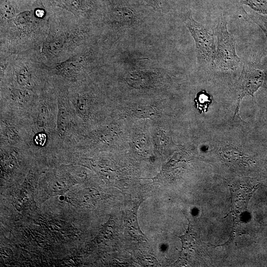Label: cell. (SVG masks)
<instances>
[{
  "label": "cell",
  "instance_id": "cell-3",
  "mask_svg": "<svg viewBox=\"0 0 267 267\" xmlns=\"http://www.w3.org/2000/svg\"><path fill=\"white\" fill-rule=\"evenodd\" d=\"M184 24L195 41L197 62L213 67L217 52L214 32L195 21L192 15Z\"/></svg>",
  "mask_w": 267,
  "mask_h": 267
},
{
  "label": "cell",
  "instance_id": "cell-17",
  "mask_svg": "<svg viewBox=\"0 0 267 267\" xmlns=\"http://www.w3.org/2000/svg\"><path fill=\"white\" fill-rule=\"evenodd\" d=\"M266 147H267V146L266 145ZM266 165H267V161L266 162Z\"/></svg>",
  "mask_w": 267,
  "mask_h": 267
},
{
  "label": "cell",
  "instance_id": "cell-10",
  "mask_svg": "<svg viewBox=\"0 0 267 267\" xmlns=\"http://www.w3.org/2000/svg\"><path fill=\"white\" fill-rule=\"evenodd\" d=\"M1 13L3 16L6 19L12 18L14 15V8L8 3H4L1 6Z\"/></svg>",
  "mask_w": 267,
  "mask_h": 267
},
{
  "label": "cell",
  "instance_id": "cell-14",
  "mask_svg": "<svg viewBox=\"0 0 267 267\" xmlns=\"http://www.w3.org/2000/svg\"><path fill=\"white\" fill-rule=\"evenodd\" d=\"M249 16L251 18H255L264 25H265L267 27V15H262L257 12L254 13V14H249Z\"/></svg>",
  "mask_w": 267,
  "mask_h": 267
},
{
  "label": "cell",
  "instance_id": "cell-11",
  "mask_svg": "<svg viewBox=\"0 0 267 267\" xmlns=\"http://www.w3.org/2000/svg\"><path fill=\"white\" fill-rule=\"evenodd\" d=\"M153 114V109L149 107H141L134 112V115L138 117H148Z\"/></svg>",
  "mask_w": 267,
  "mask_h": 267
},
{
  "label": "cell",
  "instance_id": "cell-5",
  "mask_svg": "<svg viewBox=\"0 0 267 267\" xmlns=\"http://www.w3.org/2000/svg\"><path fill=\"white\" fill-rule=\"evenodd\" d=\"M141 203V201H140L138 204L126 212L124 222L126 227L132 236L136 238L137 240L145 241L146 236L140 229L137 217V210Z\"/></svg>",
  "mask_w": 267,
  "mask_h": 267
},
{
  "label": "cell",
  "instance_id": "cell-1",
  "mask_svg": "<svg viewBox=\"0 0 267 267\" xmlns=\"http://www.w3.org/2000/svg\"><path fill=\"white\" fill-rule=\"evenodd\" d=\"M214 33L217 38L218 45L213 67L224 71L235 70L241 60L236 53L235 40L228 31L224 16L219 18Z\"/></svg>",
  "mask_w": 267,
  "mask_h": 267
},
{
  "label": "cell",
  "instance_id": "cell-7",
  "mask_svg": "<svg viewBox=\"0 0 267 267\" xmlns=\"http://www.w3.org/2000/svg\"><path fill=\"white\" fill-rule=\"evenodd\" d=\"M195 108L201 113H204L208 111L209 105L212 101L211 95L206 90H202L198 92L194 99Z\"/></svg>",
  "mask_w": 267,
  "mask_h": 267
},
{
  "label": "cell",
  "instance_id": "cell-15",
  "mask_svg": "<svg viewBox=\"0 0 267 267\" xmlns=\"http://www.w3.org/2000/svg\"><path fill=\"white\" fill-rule=\"evenodd\" d=\"M148 5L158 11H160L161 7L157 0H145Z\"/></svg>",
  "mask_w": 267,
  "mask_h": 267
},
{
  "label": "cell",
  "instance_id": "cell-16",
  "mask_svg": "<svg viewBox=\"0 0 267 267\" xmlns=\"http://www.w3.org/2000/svg\"><path fill=\"white\" fill-rule=\"evenodd\" d=\"M252 20L256 23L259 27L262 29L264 33L265 34V35L266 37L267 41V27L264 25L263 23H262L261 22L258 21V20L252 18Z\"/></svg>",
  "mask_w": 267,
  "mask_h": 267
},
{
  "label": "cell",
  "instance_id": "cell-13",
  "mask_svg": "<svg viewBox=\"0 0 267 267\" xmlns=\"http://www.w3.org/2000/svg\"><path fill=\"white\" fill-rule=\"evenodd\" d=\"M66 8L70 10H78L79 8V2L78 0H60Z\"/></svg>",
  "mask_w": 267,
  "mask_h": 267
},
{
  "label": "cell",
  "instance_id": "cell-8",
  "mask_svg": "<svg viewBox=\"0 0 267 267\" xmlns=\"http://www.w3.org/2000/svg\"><path fill=\"white\" fill-rule=\"evenodd\" d=\"M15 75L16 81L19 85L29 90L32 88L33 86L31 74L27 67H24L20 69Z\"/></svg>",
  "mask_w": 267,
  "mask_h": 267
},
{
  "label": "cell",
  "instance_id": "cell-6",
  "mask_svg": "<svg viewBox=\"0 0 267 267\" xmlns=\"http://www.w3.org/2000/svg\"><path fill=\"white\" fill-rule=\"evenodd\" d=\"M80 65L77 58L62 63L56 68V72L66 78L74 80L77 78Z\"/></svg>",
  "mask_w": 267,
  "mask_h": 267
},
{
  "label": "cell",
  "instance_id": "cell-4",
  "mask_svg": "<svg viewBox=\"0 0 267 267\" xmlns=\"http://www.w3.org/2000/svg\"><path fill=\"white\" fill-rule=\"evenodd\" d=\"M265 76L255 62L244 61L242 70L237 82V102L235 115L238 113L242 98L254 93L262 86Z\"/></svg>",
  "mask_w": 267,
  "mask_h": 267
},
{
  "label": "cell",
  "instance_id": "cell-2",
  "mask_svg": "<svg viewBox=\"0 0 267 267\" xmlns=\"http://www.w3.org/2000/svg\"><path fill=\"white\" fill-rule=\"evenodd\" d=\"M57 133L60 148H73L81 139L82 123L71 107L68 98L57 101Z\"/></svg>",
  "mask_w": 267,
  "mask_h": 267
},
{
  "label": "cell",
  "instance_id": "cell-12",
  "mask_svg": "<svg viewBox=\"0 0 267 267\" xmlns=\"http://www.w3.org/2000/svg\"><path fill=\"white\" fill-rule=\"evenodd\" d=\"M61 46L62 45L58 41H54L53 42L48 43V44L45 46V48L47 52H50V54H53L58 52Z\"/></svg>",
  "mask_w": 267,
  "mask_h": 267
},
{
  "label": "cell",
  "instance_id": "cell-9",
  "mask_svg": "<svg viewBox=\"0 0 267 267\" xmlns=\"http://www.w3.org/2000/svg\"><path fill=\"white\" fill-rule=\"evenodd\" d=\"M241 2L258 13L267 15V0H241Z\"/></svg>",
  "mask_w": 267,
  "mask_h": 267
}]
</instances>
